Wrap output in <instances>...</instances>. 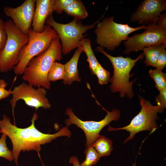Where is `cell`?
<instances>
[{"label":"cell","mask_w":166,"mask_h":166,"mask_svg":"<svg viewBox=\"0 0 166 166\" xmlns=\"http://www.w3.org/2000/svg\"><path fill=\"white\" fill-rule=\"evenodd\" d=\"M150 77L154 80L155 87L160 91L166 88V73L157 69L149 71Z\"/></svg>","instance_id":"22"},{"label":"cell","mask_w":166,"mask_h":166,"mask_svg":"<svg viewBox=\"0 0 166 166\" xmlns=\"http://www.w3.org/2000/svg\"><path fill=\"white\" fill-rule=\"evenodd\" d=\"M92 145L101 157L108 156L113 150L112 140L100 135Z\"/></svg>","instance_id":"19"},{"label":"cell","mask_w":166,"mask_h":166,"mask_svg":"<svg viewBox=\"0 0 166 166\" xmlns=\"http://www.w3.org/2000/svg\"><path fill=\"white\" fill-rule=\"evenodd\" d=\"M42 166H46L45 165V164H44L43 163H42Z\"/></svg>","instance_id":"32"},{"label":"cell","mask_w":166,"mask_h":166,"mask_svg":"<svg viewBox=\"0 0 166 166\" xmlns=\"http://www.w3.org/2000/svg\"><path fill=\"white\" fill-rule=\"evenodd\" d=\"M99 83L101 85L107 84L110 80L109 72L105 69L99 63L95 72Z\"/></svg>","instance_id":"24"},{"label":"cell","mask_w":166,"mask_h":166,"mask_svg":"<svg viewBox=\"0 0 166 166\" xmlns=\"http://www.w3.org/2000/svg\"><path fill=\"white\" fill-rule=\"evenodd\" d=\"M85 151L86 156L85 160L80 166H92L95 165L101 157L92 145L86 147Z\"/></svg>","instance_id":"21"},{"label":"cell","mask_w":166,"mask_h":166,"mask_svg":"<svg viewBox=\"0 0 166 166\" xmlns=\"http://www.w3.org/2000/svg\"><path fill=\"white\" fill-rule=\"evenodd\" d=\"M100 19L90 25H84L74 18L68 23L62 24L55 21L51 15L46 18L45 23L57 33L61 42L62 53L66 55L79 47L81 40L85 36L83 34L94 28Z\"/></svg>","instance_id":"7"},{"label":"cell","mask_w":166,"mask_h":166,"mask_svg":"<svg viewBox=\"0 0 166 166\" xmlns=\"http://www.w3.org/2000/svg\"><path fill=\"white\" fill-rule=\"evenodd\" d=\"M157 105L165 108L166 107V88L160 91L159 94L155 99Z\"/></svg>","instance_id":"29"},{"label":"cell","mask_w":166,"mask_h":166,"mask_svg":"<svg viewBox=\"0 0 166 166\" xmlns=\"http://www.w3.org/2000/svg\"><path fill=\"white\" fill-rule=\"evenodd\" d=\"M166 43V29L159 27L156 23L148 24L143 33L128 38L124 42V53L141 50L145 47Z\"/></svg>","instance_id":"11"},{"label":"cell","mask_w":166,"mask_h":166,"mask_svg":"<svg viewBox=\"0 0 166 166\" xmlns=\"http://www.w3.org/2000/svg\"><path fill=\"white\" fill-rule=\"evenodd\" d=\"M79 47L81 48L82 52L86 54L87 61L89 64V67L91 73L95 75L97 68L100 63L96 59L92 49L90 40L83 38L80 41Z\"/></svg>","instance_id":"16"},{"label":"cell","mask_w":166,"mask_h":166,"mask_svg":"<svg viewBox=\"0 0 166 166\" xmlns=\"http://www.w3.org/2000/svg\"><path fill=\"white\" fill-rule=\"evenodd\" d=\"M61 49V44L58 36L52 40L46 51L29 61L22 74L23 80L30 85L49 89L51 84L48 74L53 63L62 58Z\"/></svg>","instance_id":"2"},{"label":"cell","mask_w":166,"mask_h":166,"mask_svg":"<svg viewBox=\"0 0 166 166\" xmlns=\"http://www.w3.org/2000/svg\"><path fill=\"white\" fill-rule=\"evenodd\" d=\"M140 104L141 107L140 112L132 120L130 124L123 127L115 128L109 126L110 131L125 130L129 132L130 135L124 143L132 139L135 135L140 132L149 131L153 132L158 128L156 121L159 118L157 114L162 113L164 108L160 105H152L148 101L139 96Z\"/></svg>","instance_id":"8"},{"label":"cell","mask_w":166,"mask_h":166,"mask_svg":"<svg viewBox=\"0 0 166 166\" xmlns=\"http://www.w3.org/2000/svg\"><path fill=\"white\" fill-rule=\"evenodd\" d=\"M4 24L7 39L0 51V72L3 73L12 70L18 64L19 52L29 40L28 35L22 33L11 20L6 21Z\"/></svg>","instance_id":"6"},{"label":"cell","mask_w":166,"mask_h":166,"mask_svg":"<svg viewBox=\"0 0 166 166\" xmlns=\"http://www.w3.org/2000/svg\"><path fill=\"white\" fill-rule=\"evenodd\" d=\"M65 75L64 65L57 61L52 65L48 74V78L50 81H54L64 79Z\"/></svg>","instance_id":"20"},{"label":"cell","mask_w":166,"mask_h":166,"mask_svg":"<svg viewBox=\"0 0 166 166\" xmlns=\"http://www.w3.org/2000/svg\"><path fill=\"white\" fill-rule=\"evenodd\" d=\"M160 27L166 29V13L164 12L159 17L156 23Z\"/></svg>","instance_id":"30"},{"label":"cell","mask_w":166,"mask_h":166,"mask_svg":"<svg viewBox=\"0 0 166 166\" xmlns=\"http://www.w3.org/2000/svg\"><path fill=\"white\" fill-rule=\"evenodd\" d=\"M146 27L145 25H141L132 27L128 24L115 22L113 16L107 17L97 23L95 30L96 42L103 49L106 48L109 51H113L120 45L122 41L128 39L129 34L139 30L145 29Z\"/></svg>","instance_id":"4"},{"label":"cell","mask_w":166,"mask_h":166,"mask_svg":"<svg viewBox=\"0 0 166 166\" xmlns=\"http://www.w3.org/2000/svg\"><path fill=\"white\" fill-rule=\"evenodd\" d=\"M74 0H55L54 5V11L57 13L61 14L69 4Z\"/></svg>","instance_id":"25"},{"label":"cell","mask_w":166,"mask_h":166,"mask_svg":"<svg viewBox=\"0 0 166 166\" xmlns=\"http://www.w3.org/2000/svg\"><path fill=\"white\" fill-rule=\"evenodd\" d=\"M38 115L34 113L31 120V124L28 127L21 128L13 124L10 118L6 114L0 120V132L6 134L12 143V151L14 162L19 166L18 159L21 151H35L39 153L41 145L50 142L53 140L61 136L70 137L71 133L68 126L63 127L58 132L53 134H45L37 129L34 125Z\"/></svg>","instance_id":"1"},{"label":"cell","mask_w":166,"mask_h":166,"mask_svg":"<svg viewBox=\"0 0 166 166\" xmlns=\"http://www.w3.org/2000/svg\"><path fill=\"white\" fill-rule=\"evenodd\" d=\"M7 137L6 134L2 133L0 138V157L12 161L14 159L12 151L9 149L6 144Z\"/></svg>","instance_id":"23"},{"label":"cell","mask_w":166,"mask_h":166,"mask_svg":"<svg viewBox=\"0 0 166 166\" xmlns=\"http://www.w3.org/2000/svg\"><path fill=\"white\" fill-rule=\"evenodd\" d=\"M8 83L4 79H0V101L5 98L12 94L11 89L8 90L6 89Z\"/></svg>","instance_id":"28"},{"label":"cell","mask_w":166,"mask_h":166,"mask_svg":"<svg viewBox=\"0 0 166 166\" xmlns=\"http://www.w3.org/2000/svg\"><path fill=\"white\" fill-rule=\"evenodd\" d=\"M95 51L103 54L109 60L113 66V75L109 80L111 82L110 86L111 91L113 93L119 92L121 97L127 96L132 99L134 94L132 85L136 79L130 81V77L133 75V74L130 75V73L136 63L144 59V53H142L136 59H132L128 57L112 56L107 53L100 46L95 49Z\"/></svg>","instance_id":"3"},{"label":"cell","mask_w":166,"mask_h":166,"mask_svg":"<svg viewBox=\"0 0 166 166\" xmlns=\"http://www.w3.org/2000/svg\"><path fill=\"white\" fill-rule=\"evenodd\" d=\"M105 110L107 112V114L101 121H84L77 117L72 109L69 107L65 111L69 118L65 120V123L66 126L74 124L83 131L86 137L85 146L87 147L93 144L100 135V132L104 127L113 121L119 120L121 114V111L119 110L114 109L111 112Z\"/></svg>","instance_id":"9"},{"label":"cell","mask_w":166,"mask_h":166,"mask_svg":"<svg viewBox=\"0 0 166 166\" xmlns=\"http://www.w3.org/2000/svg\"><path fill=\"white\" fill-rule=\"evenodd\" d=\"M82 52V49L78 47L75 51L71 59L65 64V75L63 80L65 85H70L73 81L80 82L81 78L79 76L77 68L78 60Z\"/></svg>","instance_id":"15"},{"label":"cell","mask_w":166,"mask_h":166,"mask_svg":"<svg viewBox=\"0 0 166 166\" xmlns=\"http://www.w3.org/2000/svg\"><path fill=\"white\" fill-rule=\"evenodd\" d=\"M166 66V50H163L157 60L155 66L156 69L162 70Z\"/></svg>","instance_id":"27"},{"label":"cell","mask_w":166,"mask_h":166,"mask_svg":"<svg viewBox=\"0 0 166 166\" xmlns=\"http://www.w3.org/2000/svg\"><path fill=\"white\" fill-rule=\"evenodd\" d=\"M69 162L72 164L73 166H80L78 159L76 156H73L71 157L69 160Z\"/></svg>","instance_id":"31"},{"label":"cell","mask_w":166,"mask_h":166,"mask_svg":"<svg viewBox=\"0 0 166 166\" xmlns=\"http://www.w3.org/2000/svg\"><path fill=\"white\" fill-rule=\"evenodd\" d=\"M55 0H36L35 8L32 23V30L37 33L43 31L46 18L54 11Z\"/></svg>","instance_id":"14"},{"label":"cell","mask_w":166,"mask_h":166,"mask_svg":"<svg viewBox=\"0 0 166 166\" xmlns=\"http://www.w3.org/2000/svg\"><path fill=\"white\" fill-rule=\"evenodd\" d=\"M4 22L3 20L0 18V51L4 48L7 39Z\"/></svg>","instance_id":"26"},{"label":"cell","mask_w":166,"mask_h":166,"mask_svg":"<svg viewBox=\"0 0 166 166\" xmlns=\"http://www.w3.org/2000/svg\"><path fill=\"white\" fill-rule=\"evenodd\" d=\"M28 35V42L20 50L18 55V63L13 69L14 73L17 75L23 74L29 61L46 51L52 40L58 36L55 31L49 25L45 26L44 30L40 33L35 32L30 28Z\"/></svg>","instance_id":"5"},{"label":"cell","mask_w":166,"mask_h":166,"mask_svg":"<svg viewBox=\"0 0 166 166\" xmlns=\"http://www.w3.org/2000/svg\"><path fill=\"white\" fill-rule=\"evenodd\" d=\"M166 10L165 0H144L132 14L130 19L142 25L156 23L160 14Z\"/></svg>","instance_id":"13"},{"label":"cell","mask_w":166,"mask_h":166,"mask_svg":"<svg viewBox=\"0 0 166 166\" xmlns=\"http://www.w3.org/2000/svg\"><path fill=\"white\" fill-rule=\"evenodd\" d=\"M36 0H26L16 8L6 6L4 14L12 19L15 26L23 34L28 35L33 19Z\"/></svg>","instance_id":"12"},{"label":"cell","mask_w":166,"mask_h":166,"mask_svg":"<svg viewBox=\"0 0 166 166\" xmlns=\"http://www.w3.org/2000/svg\"><path fill=\"white\" fill-rule=\"evenodd\" d=\"M46 93L45 88L40 87L36 89L24 82L15 87L12 90V98L10 101L14 117L16 103L20 100H23L26 105L35 108L36 110L41 107L50 109L51 105L46 97Z\"/></svg>","instance_id":"10"},{"label":"cell","mask_w":166,"mask_h":166,"mask_svg":"<svg viewBox=\"0 0 166 166\" xmlns=\"http://www.w3.org/2000/svg\"><path fill=\"white\" fill-rule=\"evenodd\" d=\"M64 12L74 19L79 20L85 18L88 16L83 3L80 0H74L67 6Z\"/></svg>","instance_id":"18"},{"label":"cell","mask_w":166,"mask_h":166,"mask_svg":"<svg viewBox=\"0 0 166 166\" xmlns=\"http://www.w3.org/2000/svg\"><path fill=\"white\" fill-rule=\"evenodd\" d=\"M166 48V43L144 48L143 50L145 60L146 66L155 67L157 58L161 52Z\"/></svg>","instance_id":"17"}]
</instances>
